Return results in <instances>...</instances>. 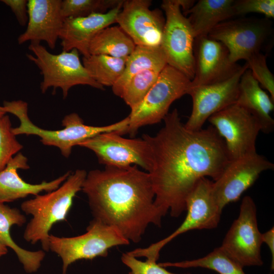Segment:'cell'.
<instances>
[{
	"instance_id": "1",
	"label": "cell",
	"mask_w": 274,
	"mask_h": 274,
	"mask_svg": "<svg viewBox=\"0 0 274 274\" xmlns=\"http://www.w3.org/2000/svg\"><path fill=\"white\" fill-rule=\"evenodd\" d=\"M154 136L144 134L152 152L150 172L154 204L163 217H178L185 211L186 199L197 181H215L231 161L223 139L212 126L198 130L186 128L177 109L163 119Z\"/></svg>"
},
{
	"instance_id": "2",
	"label": "cell",
	"mask_w": 274,
	"mask_h": 274,
	"mask_svg": "<svg viewBox=\"0 0 274 274\" xmlns=\"http://www.w3.org/2000/svg\"><path fill=\"white\" fill-rule=\"evenodd\" d=\"M81 190L93 218L115 228L129 242H139L150 224L161 226L150 174L136 165L90 170Z\"/></svg>"
},
{
	"instance_id": "3",
	"label": "cell",
	"mask_w": 274,
	"mask_h": 274,
	"mask_svg": "<svg viewBox=\"0 0 274 274\" xmlns=\"http://www.w3.org/2000/svg\"><path fill=\"white\" fill-rule=\"evenodd\" d=\"M3 109L7 113L16 116L20 125L13 128L15 135L20 134L35 135L40 138V141L46 146L58 148L61 154L68 158L73 148L83 141L97 134L104 132H117L121 135L127 132L128 116L119 121L106 126H94L86 125L83 120L76 113L66 115L62 120L64 128L59 130H48L34 124L28 115V104L22 100L5 101Z\"/></svg>"
},
{
	"instance_id": "4",
	"label": "cell",
	"mask_w": 274,
	"mask_h": 274,
	"mask_svg": "<svg viewBox=\"0 0 274 274\" xmlns=\"http://www.w3.org/2000/svg\"><path fill=\"white\" fill-rule=\"evenodd\" d=\"M86 175L85 170L78 169L56 190L21 203L22 211L32 216L23 233L26 241L31 244L40 242L44 251H49V231L54 224L65 219Z\"/></svg>"
},
{
	"instance_id": "5",
	"label": "cell",
	"mask_w": 274,
	"mask_h": 274,
	"mask_svg": "<svg viewBox=\"0 0 274 274\" xmlns=\"http://www.w3.org/2000/svg\"><path fill=\"white\" fill-rule=\"evenodd\" d=\"M28 49L33 54H27V58L37 66L43 76L40 84L43 93L51 87L53 88L54 93L56 89L60 88L63 98H65L70 89L78 85L105 89L104 87L89 76L77 50L62 51L54 54L49 52L40 43H31Z\"/></svg>"
},
{
	"instance_id": "6",
	"label": "cell",
	"mask_w": 274,
	"mask_h": 274,
	"mask_svg": "<svg viewBox=\"0 0 274 274\" xmlns=\"http://www.w3.org/2000/svg\"><path fill=\"white\" fill-rule=\"evenodd\" d=\"M190 82L183 73L166 64L142 101L131 110L127 133L133 136L140 127L163 120L172 104L187 94Z\"/></svg>"
},
{
	"instance_id": "7",
	"label": "cell",
	"mask_w": 274,
	"mask_h": 274,
	"mask_svg": "<svg viewBox=\"0 0 274 274\" xmlns=\"http://www.w3.org/2000/svg\"><path fill=\"white\" fill-rule=\"evenodd\" d=\"M129 242L115 228L93 218L83 234L74 237L50 234L49 248L61 259L62 274H65L69 265L76 261L106 257L110 249Z\"/></svg>"
},
{
	"instance_id": "8",
	"label": "cell",
	"mask_w": 274,
	"mask_h": 274,
	"mask_svg": "<svg viewBox=\"0 0 274 274\" xmlns=\"http://www.w3.org/2000/svg\"><path fill=\"white\" fill-rule=\"evenodd\" d=\"M273 36L272 23L267 18L242 17L223 21L216 26L208 37L227 48L231 61H246L267 48Z\"/></svg>"
},
{
	"instance_id": "9",
	"label": "cell",
	"mask_w": 274,
	"mask_h": 274,
	"mask_svg": "<svg viewBox=\"0 0 274 274\" xmlns=\"http://www.w3.org/2000/svg\"><path fill=\"white\" fill-rule=\"evenodd\" d=\"M161 7L165 12V23L160 47L167 64L191 81L194 76L195 37L191 25L177 0H164Z\"/></svg>"
},
{
	"instance_id": "10",
	"label": "cell",
	"mask_w": 274,
	"mask_h": 274,
	"mask_svg": "<svg viewBox=\"0 0 274 274\" xmlns=\"http://www.w3.org/2000/svg\"><path fill=\"white\" fill-rule=\"evenodd\" d=\"M262 233L257 223V210L253 199L245 196L237 218L233 222L220 246L223 251L243 267L261 266Z\"/></svg>"
},
{
	"instance_id": "11",
	"label": "cell",
	"mask_w": 274,
	"mask_h": 274,
	"mask_svg": "<svg viewBox=\"0 0 274 274\" xmlns=\"http://www.w3.org/2000/svg\"><path fill=\"white\" fill-rule=\"evenodd\" d=\"M79 146L91 150L99 163L105 166L125 167L139 166L148 173L151 169L152 156L148 142L142 139H127L117 132L97 134Z\"/></svg>"
},
{
	"instance_id": "12",
	"label": "cell",
	"mask_w": 274,
	"mask_h": 274,
	"mask_svg": "<svg viewBox=\"0 0 274 274\" xmlns=\"http://www.w3.org/2000/svg\"><path fill=\"white\" fill-rule=\"evenodd\" d=\"M208 120L224 140L231 160L256 153L261 126L247 110L235 104L213 114Z\"/></svg>"
},
{
	"instance_id": "13",
	"label": "cell",
	"mask_w": 274,
	"mask_h": 274,
	"mask_svg": "<svg viewBox=\"0 0 274 274\" xmlns=\"http://www.w3.org/2000/svg\"><path fill=\"white\" fill-rule=\"evenodd\" d=\"M213 182L208 178L199 179L185 201L186 217L173 233L148 247L150 252L158 254L162 248L177 236L194 229H213L218 225L222 210L214 199Z\"/></svg>"
},
{
	"instance_id": "14",
	"label": "cell",
	"mask_w": 274,
	"mask_h": 274,
	"mask_svg": "<svg viewBox=\"0 0 274 274\" xmlns=\"http://www.w3.org/2000/svg\"><path fill=\"white\" fill-rule=\"evenodd\" d=\"M273 168V163L257 152L232 160L219 178L213 182L216 202L223 210L227 204L237 201L263 172Z\"/></svg>"
},
{
	"instance_id": "15",
	"label": "cell",
	"mask_w": 274,
	"mask_h": 274,
	"mask_svg": "<svg viewBox=\"0 0 274 274\" xmlns=\"http://www.w3.org/2000/svg\"><path fill=\"white\" fill-rule=\"evenodd\" d=\"M248 68L247 62L235 75L222 82L188 88L187 94L192 99L191 114L184 124L186 128L198 130L202 128L212 115L236 104L242 75Z\"/></svg>"
},
{
	"instance_id": "16",
	"label": "cell",
	"mask_w": 274,
	"mask_h": 274,
	"mask_svg": "<svg viewBox=\"0 0 274 274\" xmlns=\"http://www.w3.org/2000/svg\"><path fill=\"white\" fill-rule=\"evenodd\" d=\"M151 1L125 0L116 23L136 46L160 47L165 19L159 9L151 10Z\"/></svg>"
},
{
	"instance_id": "17",
	"label": "cell",
	"mask_w": 274,
	"mask_h": 274,
	"mask_svg": "<svg viewBox=\"0 0 274 274\" xmlns=\"http://www.w3.org/2000/svg\"><path fill=\"white\" fill-rule=\"evenodd\" d=\"M194 76L189 88L226 81L242 68L233 62L225 46L208 36L195 38L193 46Z\"/></svg>"
},
{
	"instance_id": "18",
	"label": "cell",
	"mask_w": 274,
	"mask_h": 274,
	"mask_svg": "<svg viewBox=\"0 0 274 274\" xmlns=\"http://www.w3.org/2000/svg\"><path fill=\"white\" fill-rule=\"evenodd\" d=\"M61 4V0H28L27 27L18 37V44L44 41L55 49L64 19Z\"/></svg>"
},
{
	"instance_id": "19",
	"label": "cell",
	"mask_w": 274,
	"mask_h": 274,
	"mask_svg": "<svg viewBox=\"0 0 274 274\" xmlns=\"http://www.w3.org/2000/svg\"><path fill=\"white\" fill-rule=\"evenodd\" d=\"M123 3L104 14L65 18L59 37L62 51L76 49L83 57L89 56L91 41L101 29L116 23Z\"/></svg>"
},
{
	"instance_id": "20",
	"label": "cell",
	"mask_w": 274,
	"mask_h": 274,
	"mask_svg": "<svg viewBox=\"0 0 274 274\" xmlns=\"http://www.w3.org/2000/svg\"><path fill=\"white\" fill-rule=\"evenodd\" d=\"M29 168L27 157L19 152L0 172V202H12L29 195H37L43 191H52L57 189L71 174L70 172H67L52 181L32 184L24 181L17 172L18 169Z\"/></svg>"
},
{
	"instance_id": "21",
	"label": "cell",
	"mask_w": 274,
	"mask_h": 274,
	"mask_svg": "<svg viewBox=\"0 0 274 274\" xmlns=\"http://www.w3.org/2000/svg\"><path fill=\"white\" fill-rule=\"evenodd\" d=\"M236 104L256 118L260 125L261 131L269 133L273 131L274 120L270 113L273 110V100L260 86L249 68L241 76Z\"/></svg>"
},
{
	"instance_id": "22",
	"label": "cell",
	"mask_w": 274,
	"mask_h": 274,
	"mask_svg": "<svg viewBox=\"0 0 274 274\" xmlns=\"http://www.w3.org/2000/svg\"><path fill=\"white\" fill-rule=\"evenodd\" d=\"M234 0H199L183 13L187 18L195 38L208 36L219 23L234 18Z\"/></svg>"
},
{
	"instance_id": "23",
	"label": "cell",
	"mask_w": 274,
	"mask_h": 274,
	"mask_svg": "<svg viewBox=\"0 0 274 274\" xmlns=\"http://www.w3.org/2000/svg\"><path fill=\"white\" fill-rule=\"evenodd\" d=\"M25 222V216L19 210L11 208L0 202V242L13 250L25 270L31 273L37 271L40 268L45 256V251L25 250L16 244L10 234L13 225L21 226Z\"/></svg>"
},
{
	"instance_id": "24",
	"label": "cell",
	"mask_w": 274,
	"mask_h": 274,
	"mask_svg": "<svg viewBox=\"0 0 274 274\" xmlns=\"http://www.w3.org/2000/svg\"><path fill=\"white\" fill-rule=\"evenodd\" d=\"M166 64V58L161 47L136 46L127 57L122 75L112 87L113 92L120 97L126 84L135 74L145 70L163 68Z\"/></svg>"
},
{
	"instance_id": "25",
	"label": "cell",
	"mask_w": 274,
	"mask_h": 274,
	"mask_svg": "<svg viewBox=\"0 0 274 274\" xmlns=\"http://www.w3.org/2000/svg\"><path fill=\"white\" fill-rule=\"evenodd\" d=\"M136 45L119 26H109L99 31L91 41L90 55H105L116 58L128 57Z\"/></svg>"
},
{
	"instance_id": "26",
	"label": "cell",
	"mask_w": 274,
	"mask_h": 274,
	"mask_svg": "<svg viewBox=\"0 0 274 274\" xmlns=\"http://www.w3.org/2000/svg\"><path fill=\"white\" fill-rule=\"evenodd\" d=\"M127 57L90 55L83 57L82 63L95 82L103 87H112L122 75Z\"/></svg>"
},
{
	"instance_id": "27",
	"label": "cell",
	"mask_w": 274,
	"mask_h": 274,
	"mask_svg": "<svg viewBox=\"0 0 274 274\" xmlns=\"http://www.w3.org/2000/svg\"><path fill=\"white\" fill-rule=\"evenodd\" d=\"M158 264L165 268L201 267L214 270L219 274H246L244 267L228 256L220 247L215 248L201 258L175 262L158 263Z\"/></svg>"
},
{
	"instance_id": "28",
	"label": "cell",
	"mask_w": 274,
	"mask_h": 274,
	"mask_svg": "<svg viewBox=\"0 0 274 274\" xmlns=\"http://www.w3.org/2000/svg\"><path fill=\"white\" fill-rule=\"evenodd\" d=\"M163 68H151L141 71L133 76L124 87L120 96L131 110L143 100L155 84Z\"/></svg>"
},
{
	"instance_id": "29",
	"label": "cell",
	"mask_w": 274,
	"mask_h": 274,
	"mask_svg": "<svg viewBox=\"0 0 274 274\" xmlns=\"http://www.w3.org/2000/svg\"><path fill=\"white\" fill-rule=\"evenodd\" d=\"M124 0H63L61 12L64 19L104 14L122 4Z\"/></svg>"
},
{
	"instance_id": "30",
	"label": "cell",
	"mask_w": 274,
	"mask_h": 274,
	"mask_svg": "<svg viewBox=\"0 0 274 274\" xmlns=\"http://www.w3.org/2000/svg\"><path fill=\"white\" fill-rule=\"evenodd\" d=\"M10 119L5 114L0 117V172L19 152L23 146L13 132Z\"/></svg>"
},
{
	"instance_id": "31",
	"label": "cell",
	"mask_w": 274,
	"mask_h": 274,
	"mask_svg": "<svg viewBox=\"0 0 274 274\" xmlns=\"http://www.w3.org/2000/svg\"><path fill=\"white\" fill-rule=\"evenodd\" d=\"M266 57V54L259 53L251 57L246 62L254 78L269 92L274 101V76L267 65Z\"/></svg>"
},
{
	"instance_id": "32",
	"label": "cell",
	"mask_w": 274,
	"mask_h": 274,
	"mask_svg": "<svg viewBox=\"0 0 274 274\" xmlns=\"http://www.w3.org/2000/svg\"><path fill=\"white\" fill-rule=\"evenodd\" d=\"M235 17L242 16L250 13L264 15L265 18L274 17L273 0H234Z\"/></svg>"
},
{
	"instance_id": "33",
	"label": "cell",
	"mask_w": 274,
	"mask_h": 274,
	"mask_svg": "<svg viewBox=\"0 0 274 274\" xmlns=\"http://www.w3.org/2000/svg\"><path fill=\"white\" fill-rule=\"evenodd\" d=\"M121 261L129 268V274H178L168 271L157 262L142 261L127 253L122 254Z\"/></svg>"
},
{
	"instance_id": "34",
	"label": "cell",
	"mask_w": 274,
	"mask_h": 274,
	"mask_svg": "<svg viewBox=\"0 0 274 274\" xmlns=\"http://www.w3.org/2000/svg\"><path fill=\"white\" fill-rule=\"evenodd\" d=\"M2 2L11 8L20 25L24 26L27 24L28 21V1L3 0Z\"/></svg>"
},
{
	"instance_id": "35",
	"label": "cell",
	"mask_w": 274,
	"mask_h": 274,
	"mask_svg": "<svg viewBox=\"0 0 274 274\" xmlns=\"http://www.w3.org/2000/svg\"><path fill=\"white\" fill-rule=\"evenodd\" d=\"M262 243H265L269 249L271 255V268H274V228L272 227L270 229L262 233Z\"/></svg>"
},
{
	"instance_id": "36",
	"label": "cell",
	"mask_w": 274,
	"mask_h": 274,
	"mask_svg": "<svg viewBox=\"0 0 274 274\" xmlns=\"http://www.w3.org/2000/svg\"><path fill=\"white\" fill-rule=\"evenodd\" d=\"M180 5V8H182V10L184 13L187 11L191 9L196 1L194 0H177Z\"/></svg>"
},
{
	"instance_id": "37",
	"label": "cell",
	"mask_w": 274,
	"mask_h": 274,
	"mask_svg": "<svg viewBox=\"0 0 274 274\" xmlns=\"http://www.w3.org/2000/svg\"><path fill=\"white\" fill-rule=\"evenodd\" d=\"M8 252V249L6 246H5L4 245H3L1 242H0V258L5 254H6Z\"/></svg>"
},
{
	"instance_id": "38",
	"label": "cell",
	"mask_w": 274,
	"mask_h": 274,
	"mask_svg": "<svg viewBox=\"0 0 274 274\" xmlns=\"http://www.w3.org/2000/svg\"><path fill=\"white\" fill-rule=\"evenodd\" d=\"M6 114V112L4 111L3 106H0V117L3 115Z\"/></svg>"
}]
</instances>
